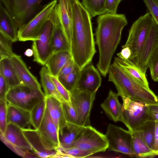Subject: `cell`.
Masks as SVG:
<instances>
[{
	"label": "cell",
	"mask_w": 158,
	"mask_h": 158,
	"mask_svg": "<svg viewBox=\"0 0 158 158\" xmlns=\"http://www.w3.org/2000/svg\"><path fill=\"white\" fill-rule=\"evenodd\" d=\"M97 23L95 35L99 59L97 66L101 74L106 77L127 21L124 14L106 13L99 16Z\"/></svg>",
	"instance_id": "obj_1"
},
{
	"label": "cell",
	"mask_w": 158,
	"mask_h": 158,
	"mask_svg": "<svg viewBox=\"0 0 158 158\" xmlns=\"http://www.w3.org/2000/svg\"><path fill=\"white\" fill-rule=\"evenodd\" d=\"M73 31L70 52L81 70L92 62L96 52L91 17L79 0H73Z\"/></svg>",
	"instance_id": "obj_2"
},
{
	"label": "cell",
	"mask_w": 158,
	"mask_h": 158,
	"mask_svg": "<svg viewBox=\"0 0 158 158\" xmlns=\"http://www.w3.org/2000/svg\"><path fill=\"white\" fill-rule=\"evenodd\" d=\"M108 81L113 82L121 98L142 102L147 104L158 103V97L148 89L113 63L109 70Z\"/></svg>",
	"instance_id": "obj_3"
},
{
	"label": "cell",
	"mask_w": 158,
	"mask_h": 158,
	"mask_svg": "<svg viewBox=\"0 0 158 158\" xmlns=\"http://www.w3.org/2000/svg\"><path fill=\"white\" fill-rule=\"evenodd\" d=\"M123 101L121 122L131 133L146 123L154 121L148 109L147 104L125 97Z\"/></svg>",
	"instance_id": "obj_4"
},
{
	"label": "cell",
	"mask_w": 158,
	"mask_h": 158,
	"mask_svg": "<svg viewBox=\"0 0 158 158\" xmlns=\"http://www.w3.org/2000/svg\"><path fill=\"white\" fill-rule=\"evenodd\" d=\"M154 19L148 12L140 17L131 26L125 44L122 47H128L131 52L129 60H131L139 53L148 34Z\"/></svg>",
	"instance_id": "obj_5"
},
{
	"label": "cell",
	"mask_w": 158,
	"mask_h": 158,
	"mask_svg": "<svg viewBox=\"0 0 158 158\" xmlns=\"http://www.w3.org/2000/svg\"><path fill=\"white\" fill-rule=\"evenodd\" d=\"M45 97L42 90L19 85L10 88L5 99L8 103L30 112Z\"/></svg>",
	"instance_id": "obj_6"
},
{
	"label": "cell",
	"mask_w": 158,
	"mask_h": 158,
	"mask_svg": "<svg viewBox=\"0 0 158 158\" xmlns=\"http://www.w3.org/2000/svg\"><path fill=\"white\" fill-rule=\"evenodd\" d=\"M57 2V0L51 1L45 5L32 18L21 26L18 31V40L19 41L36 40Z\"/></svg>",
	"instance_id": "obj_7"
},
{
	"label": "cell",
	"mask_w": 158,
	"mask_h": 158,
	"mask_svg": "<svg viewBox=\"0 0 158 158\" xmlns=\"http://www.w3.org/2000/svg\"><path fill=\"white\" fill-rule=\"evenodd\" d=\"M0 138L5 144L19 156L24 158L35 157L36 155L25 136L22 129L16 125L8 123L4 134L3 135L0 133Z\"/></svg>",
	"instance_id": "obj_8"
},
{
	"label": "cell",
	"mask_w": 158,
	"mask_h": 158,
	"mask_svg": "<svg viewBox=\"0 0 158 158\" xmlns=\"http://www.w3.org/2000/svg\"><path fill=\"white\" fill-rule=\"evenodd\" d=\"M72 147L93 155L105 152L108 148V142L105 135L91 125L83 127L73 143L71 147Z\"/></svg>",
	"instance_id": "obj_9"
},
{
	"label": "cell",
	"mask_w": 158,
	"mask_h": 158,
	"mask_svg": "<svg viewBox=\"0 0 158 158\" xmlns=\"http://www.w3.org/2000/svg\"><path fill=\"white\" fill-rule=\"evenodd\" d=\"M108 142V149L135 157L132 147V133L129 130L111 124L108 125L105 135Z\"/></svg>",
	"instance_id": "obj_10"
},
{
	"label": "cell",
	"mask_w": 158,
	"mask_h": 158,
	"mask_svg": "<svg viewBox=\"0 0 158 158\" xmlns=\"http://www.w3.org/2000/svg\"><path fill=\"white\" fill-rule=\"evenodd\" d=\"M19 28L29 21L43 0H0Z\"/></svg>",
	"instance_id": "obj_11"
},
{
	"label": "cell",
	"mask_w": 158,
	"mask_h": 158,
	"mask_svg": "<svg viewBox=\"0 0 158 158\" xmlns=\"http://www.w3.org/2000/svg\"><path fill=\"white\" fill-rule=\"evenodd\" d=\"M53 29L52 23L48 20L37 39L33 41V61L44 66L53 54L52 38Z\"/></svg>",
	"instance_id": "obj_12"
},
{
	"label": "cell",
	"mask_w": 158,
	"mask_h": 158,
	"mask_svg": "<svg viewBox=\"0 0 158 158\" xmlns=\"http://www.w3.org/2000/svg\"><path fill=\"white\" fill-rule=\"evenodd\" d=\"M70 93L72 105L76 112L79 125L83 127L91 126L90 113L96 93L75 89Z\"/></svg>",
	"instance_id": "obj_13"
},
{
	"label": "cell",
	"mask_w": 158,
	"mask_h": 158,
	"mask_svg": "<svg viewBox=\"0 0 158 158\" xmlns=\"http://www.w3.org/2000/svg\"><path fill=\"white\" fill-rule=\"evenodd\" d=\"M158 47V24L154 20L138 55L131 61L146 74L149 61Z\"/></svg>",
	"instance_id": "obj_14"
},
{
	"label": "cell",
	"mask_w": 158,
	"mask_h": 158,
	"mask_svg": "<svg viewBox=\"0 0 158 158\" xmlns=\"http://www.w3.org/2000/svg\"><path fill=\"white\" fill-rule=\"evenodd\" d=\"M23 133L31 147L34 154L38 157L56 158L58 150L46 143L41 137L38 130H22Z\"/></svg>",
	"instance_id": "obj_15"
},
{
	"label": "cell",
	"mask_w": 158,
	"mask_h": 158,
	"mask_svg": "<svg viewBox=\"0 0 158 158\" xmlns=\"http://www.w3.org/2000/svg\"><path fill=\"white\" fill-rule=\"evenodd\" d=\"M54 10L60 24L71 45L73 26V0H58Z\"/></svg>",
	"instance_id": "obj_16"
},
{
	"label": "cell",
	"mask_w": 158,
	"mask_h": 158,
	"mask_svg": "<svg viewBox=\"0 0 158 158\" xmlns=\"http://www.w3.org/2000/svg\"><path fill=\"white\" fill-rule=\"evenodd\" d=\"M101 82L99 73L91 62L80 70L75 89L96 93Z\"/></svg>",
	"instance_id": "obj_17"
},
{
	"label": "cell",
	"mask_w": 158,
	"mask_h": 158,
	"mask_svg": "<svg viewBox=\"0 0 158 158\" xmlns=\"http://www.w3.org/2000/svg\"><path fill=\"white\" fill-rule=\"evenodd\" d=\"M10 57L13 64L20 85L42 90L37 79L28 70L21 56L13 53Z\"/></svg>",
	"instance_id": "obj_18"
},
{
	"label": "cell",
	"mask_w": 158,
	"mask_h": 158,
	"mask_svg": "<svg viewBox=\"0 0 158 158\" xmlns=\"http://www.w3.org/2000/svg\"><path fill=\"white\" fill-rule=\"evenodd\" d=\"M37 130L46 143L58 150L60 146L59 133L47 107L43 120Z\"/></svg>",
	"instance_id": "obj_19"
},
{
	"label": "cell",
	"mask_w": 158,
	"mask_h": 158,
	"mask_svg": "<svg viewBox=\"0 0 158 158\" xmlns=\"http://www.w3.org/2000/svg\"><path fill=\"white\" fill-rule=\"evenodd\" d=\"M48 20L52 22L54 27L52 38L53 53L64 51L70 52V44L60 24L54 8Z\"/></svg>",
	"instance_id": "obj_20"
},
{
	"label": "cell",
	"mask_w": 158,
	"mask_h": 158,
	"mask_svg": "<svg viewBox=\"0 0 158 158\" xmlns=\"http://www.w3.org/2000/svg\"><path fill=\"white\" fill-rule=\"evenodd\" d=\"M46 107L50 116L55 125L59 135L66 124L62 102L50 96H45Z\"/></svg>",
	"instance_id": "obj_21"
},
{
	"label": "cell",
	"mask_w": 158,
	"mask_h": 158,
	"mask_svg": "<svg viewBox=\"0 0 158 158\" xmlns=\"http://www.w3.org/2000/svg\"><path fill=\"white\" fill-rule=\"evenodd\" d=\"M7 123L14 124L22 130L31 128L30 112L8 103Z\"/></svg>",
	"instance_id": "obj_22"
},
{
	"label": "cell",
	"mask_w": 158,
	"mask_h": 158,
	"mask_svg": "<svg viewBox=\"0 0 158 158\" xmlns=\"http://www.w3.org/2000/svg\"><path fill=\"white\" fill-rule=\"evenodd\" d=\"M19 27L8 11L0 2V32L15 42L18 40Z\"/></svg>",
	"instance_id": "obj_23"
},
{
	"label": "cell",
	"mask_w": 158,
	"mask_h": 158,
	"mask_svg": "<svg viewBox=\"0 0 158 158\" xmlns=\"http://www.w3.org/2000/svg\"><path fill=\"white\" fill-rule=\"evenodd\" d=\"M119 95L111 90L101 106L106 114L115 122H121L123 104L118 100Z\"/></svg>",
	"instance_id": "obj_24"
},
{
	"label": "cell",
	"mask_w": 158,
	"mask_h": 158,
	"mask_svg": "<svg viewBox=\"0 0 158 158\" xmlns=\"http://www.w3.org/2000/svg\"><path fill=\"white\" fill-rule=\"evenodd\" d=\"M72 57L69 51L57 52L51 56L45 65L51 75L57 77L63 66Z\"/></svg>",
	"instance_id": "obj_25"
},
{
	"label": "cell",
	"mask_w": 158,
	"mask_h": 158,
	"mask_svg": "<svg viewBox=\"0 0 158 158\" xmlns=\"http://www.w3.org/2000/svg\"><path fill=\"white\" fill-rule=\"evenodd\" d=\"M113 63L143 86L147 88L150 89L145 74L142 72L131 61L115 57Z\"/></svg>",
	"instance_id": "obj_26"
},
{
	"label": "cell",
	"mask_w": 158,
	"mask_h": 158,
	"mask_svg": "<svg viewBox=\"0 0 158 158\" xmlns=\"http://www.w3.org/2000/svg\"><path fill=\"white\" fill-rule=\"evenodd\" d=\"M83 127L67 122L62 134L59 135V148L65 149L71 147Z\"/></svg>",
	"instance_id": "obj_27"
},
{
	"label": "cell",
	"mask_w": 158,
	"mask_h": 158,
	"mask_svg": "<svg viewBox=\"0 0 158 158\" xmlns=\"http://www.w3.org/2000/svg\"><path fill=\"white\" fill-rule=\"evenodd\" d=\"M0 75L12 88L20 85L13 64L10 57L0 58Z\"/></svg>",
	"instance_id": "obj_28"
},
{
	"label": "cell",
	"mask_w": 158,
	"mask_h": 158,
	"mask_svg": "<svg viewBox=\"0 0 158 158\" xmlns=\"http://www.w3.org/2000/svg\"><path fill=\"white\" fill-rule=\"evenodd\" d=\"M41 85L45 96L53 97L62 102H64L52 80L46 67L44 66L40 72Z\"/></svg>",
	"instance_id": "obj_29"
},
{
	"label": "cell",
	"mask_w": 158,
	"mask_h": 158,
	"mask_svg": "<svg viewBox=\"0 0 158 158\" xmlns=\"http://www.w3.org/2000/svg\"><path fill=\"white\" fill-rule=\"evenodd\" d=\"M132 134V149L135 157L145 158L156 156L154 152L143 142L137 131Z\"/></svg>",
	"instance_id": "obj_30"
},
{
	"label": "cell",
	"mask_w": 158,
	"mask_h": 158,
	"mask_svg": "<svg viewBox=\"0 0 158 158\" xmlns=\"http://www.w3.org/2000/svg\"><path fill=\"white\" fill-rule=\"evenodd\" d=\"M155 125V121H150L145 124L136 131L146 145L153 152Z\"/></svg>",
	"instance_id": "obj_31"
},
{
	"label": "cell",
	"mask_w": 158,
	"mask_h": 158,
	"mask_svg": "<svg viewBox=\"0 0 158 158\" xmlns=\"http://www.w3.org/2000/svg\"><path fill=\"white\" fill-rule=\"evenodd\" d=\"M106 0H82L81 4L91 17L107 13L105 8Z\"/></svg>",
	"instance_id": "obj_32"
},
{
	"label": "cell",
	"mask_w": 158,
	"mask_h": 158,
	"mask_svg": "<svg viewBox=\"0 0 158 158\" xmlns=\"http://www.w3.org/2000/svg\"><path fill=\"white\" fill-rule=\"evenodd\" d=\"M46 108L45 97L30 111L31 122L34 129H38L40 127L43 120Z\"/></svg>",
	"instance_id": "obj_33"
},
{
	"label": "cell",
	"mask_w": 158,
	"mask_h": 158,
	"mask_svg": "<svg viewBox=\"0 0 158 158\" xmlns=\"http://www.w3.org/2000/svg\"><path fill=\"white\" fill-rule=\"evenodd\" d=\"M80 70L77 67L73 72L67 75L58 78L64 87L69 92L76 88Z\"/></svg>",
	"instance_id": "obj_34"
},
{
	"label": "cell",
	"mask_w": 158,
	"mask_h": 158,
	"mask_svg": "<svg viewBox=\"0 0 158 158\" xmlns=\"http://www.w3.org/2000/svg\"><path fill=\"white\" fill-rule=\"evenodd\" d=\"M58 150L63 158H85L92 155L89 152L73 147L65 149L59 148Z\"/></svg>",
	"instance_id": "obj_35"
},
{
	"label": "cell",
	"mask_w": 158,
	"mask_h": 158,
	"mask_svg": "<svg viewBox=\"0 0 158 158\" xmlns=\"http://www.w3.org/2000/svg\"><path fill=\"white\" fill-rule=\"evenodd\" d=\"M13 41L0 32V58L10 57L13 53L12 51Z\"/></svg>",
	"instance_id": "obj_36"
},
{
	"label": "cell",
	"mask_w": 158,
	"mask_h": 158,
	"mask_svg": "<svg viewBox=\"0 0 158 158\" xmlns=\"http://www.w3.org/2000/svg\"><path fill=\"white\" fill-rule=\"evenodd\" d=\"M51 77L56 88L64 101L69 106H72L70 92L68 91L61 83L58 77L51 75Z\"/></svg>",
	"instance_id": "obj_37"
},
{
	"label": "cell",
	"mask_w": 158,
	"mask_h": 158,
	"mask_svg": "<svg viewBox=\"0 0 158 158\" xmlns=\"http://www.w3.org/2000/svg\"><path fill=\"white\" fill-rule=\"evenodd\" d=\"M8 102L6 99L0 100V133L3 135L7 126Z\"/></svg>",
	"instance_id": "obj_38"
},
{
	"label": "cell",
	"mask_w": 158,
	"mask_h": 158,
	"mask_svg": "<svg viewBox=\"0 0 158 158\" xmlns=\"http://www.w3.org/2000/svg\"><path fill=\"white\" fill-rule=\"evenodd\" d=\"M62 106L66 122L79 125L77 114L73 106L64 102H62Z\"/></svg>",
	"instance_id": "obj_39"
},
{
	"label": "cell",
	"mask_w": 158,
	"mask_h": 158,
	"mask_svg": "<svg viewBox=\"0 0 158 158\" xmlns=\"http://www.w3.org/2000/svg\"><path fill=\"white\" fill-rule=\"evenodd\" d=\"M148 68L152 79L158 82V47L149 61Z\"/></svg>",
	"instance_id": "obj_40"
},
{
	"label": "cell",
	"mask_w": 158,
	"mask_h": 158,
	"mask_svg": "<svg viewBox=\"0 0 158 158\" xmlns=\"http://www.w3.org/2000/svg\"><path fill=\"white\" fill-rule=\"evenodd\" d=\"M154 20L158 24V0H143Z\"/></svg>",
	"instance_id": "obj_41"
},
{
	"label": "cell",
	"mask_w": 158,
	"mask_h": 158,
	"mask_svg": "<svg viewBox=\"0 0 158 158\" xmlns=\"http://www.w3.org/2000/svg\"><path fill=\"white\" fill-rule=\"evenodd\" d=\"M77 67L73 58H71L63 66L57 77H64L73 72Z\"/></svg>",
	"instance_id": "obj_42"
},
{
	"label": "cell",
	"mask_w": 158,
	"mask_h": 158,
	"mask_svg": "<svg viewBox=\"0 0 158 158\" xmlns=\"http://www.w3.org/2000/svg\"><path fill=\"white\" fill-rule=\"evenodd\" d=\"M121 0H106L105 8L107 13L117 14L118 5Z\"/></svg>",
	"instance_id": "obj_43"
},
{
	"label": "cell",
	"mask_w": 158,
	"mask_h": 158,
	"mask_svg": "<svg viewBox=\"0 0 158 158\" xmlns=\"http://www.w3.org/2000/svg\"><path fill=\"white\" fill-rule=\"evenodd\" d=\"M10 88L6 79L0 75V100L5 98L6 95Z\"/></svg>",
	"instance_id": "obj_44"
},
{
	"label": "cell",
	"mask_w": 158,
	"mask_h": 158,
	"mask_svg": "<svg viewBox=\"0 0 158 158\" xmlns=\"http://www.w3.org/2000/svg\"><path fill=\"white\" fill-rule=\"evenodd\" d=\"M148 110L155 121H158V103L147 104Z\"/></svg>",
	"instance_id": "obj_45"
},
{
	"label": "cell",
	"mask_w": 158,
	"mask_h": 158,
	"mask_svg": "<svg viewBox=\"0 0 158 158\" xmlns=\"http://www.w3.org/2000/svg\"><path fill=\"white\" fill-rule=\"evenodd\" d=\"M121 52L117 53L118 57L125 60H129L131 55V52L128 47H122Z\"/></svg>",
	"instance_id": "obj_46"
},
{
	"label": "cell",
	"mask_w": 158,
	"mask_h": 158,
	"mask_svg": "<svg viewBox=\"0 0 158 158\" xmlns=\"http://www.w3.org/2000/svg\"><path fill=\"white\" fill-rule=\"evenodd\" d=\"M154 143L153 152L156 156H158V121H155Z\"/></svg>",
	"instance_id": "obj_47"
},
{
	"label": "cell",
	"mask_w": 158,
	"mask_h": 158,
	"mask_svg": "<svg viewBox=\"0 0 158 158\" xmlns=\"http://www.w3.org/2000/svg\"><path fill=\"white\" fill-rule=\"evenodd\" d=\"M24 55L28 57H31L33 55V50L31 49H28L25 52Z\"/></svg>",
	"instance_id": "obj_48"
},
{
	"label": "cell",
	"mask_w": 158,
	"mask_h": 158,
	"mask_svg": "<svg viewBox=\"0 0 158 158\" xmlns=\"http://www.w3.org/2000/svg\"><path fill=\"white\" fill-rule=\"evenodd\" d=\"M122 0H121V1H122Z\"/></svg>",
	"instance_id": "obj_49"
},
{
	"label": "cell",
	"mask_w": 158,
	"mask_h": 158,
	"mask_svg": "<svg viewBox=\"0 0 158 158\" xmlns=\"http://www.w3.org/2000/svg\"></svg>",
	"instance_id": "obj_50"
}]
</instances>
